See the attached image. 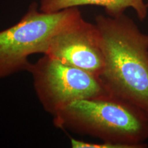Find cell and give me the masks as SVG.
<instances>
[{
	"instance_id": "6da1fadb",
	"label": "cell",
	"mask_w": 148,
	"mask_h": 148,
	"mask_svg": "<svg viewBox=\"0 0 148 148\" xmlns=\"http://www.w3.org/2000/svg\"><path fill=\"white\" fill-rule=\"evenodd\" d=\"M104 66L99 76L111 95L148 114V35L130 18L98 15Z\"/></svg>"
},
{
	"instance_id": "7a4b0ae2",
	"label": "cell",
	"mask_w": 148,
	"mask_h": 148,
	"mask_svg": "<svg viewBox=\"0 0 148 148\" xmlns=\"http://www.w3.org/2000/svg\"><path fill=\"white\" fill-rule=\"evenodd\" d=\"M52 116L57 128L131 148L148 136V114L113 96L79 99Z\"/></svg>"
},
{
	"instance_id": "3957f363",
	"label": "cell",
	"mask_w": 148,
	"mask_h": 148,
	"mask_svg": "<svg viewBox=\"0 0 148 148\" xmlns=\"http://www.w3.org/2000/svg\"><path fill=\"white\" fill-rule=\"evenodd\" d=\"M80 16L77 7L46 12L31 4L18 23L0 31V78L27 71L29 56L45 54L53 36Z\"/></svg>"
},
{
	"instance_id": "277c9868",
	"label": "cell",
	"mask_w": 148,
	"mask_h": 148,
	"mask_svg": "<svg viewBox=\"0 0 148 148\" xmlns=\"http://www.w3.org/2000/svg\"><path fill=\"white\" fill-rule=\"evenodd\" d=\"M27 71L42 108L52 116L79 99L112 96L99 77L48 56L30 63Z\"/></svg>"
},
{
	"instance_id": "5b68a950",
	"label": "cell",
	"mask_w": 148,
	"mask_h": 148,
	"mask_svg": "<svg viewBox=\"0 0 148 148\" xmlns=\"http://www.w3.org/2000/svg\"><path fill=\"white\" fill-rule=\"evenodd\" d=\"M44 55L99 77L104 66L99 30L82 16L53 36Z\"/></svg>"
},
{
	"instance_id": "8992f818",
	"label": "cell",
	"mask_w": 148,
	"mask_h": 148,
	"mask_svg": "<svg viewBox=\"0 0 148 148\" xmlns=\"http://www.w3.org/2000/svg\"><path fill=\"white\" fill-rule=\"evenodd\" d=\"M87 5L103 7L110 16L121 15L128 8L134 9L140 21L145 19L147 14L148 6L143 0H41L39 9L43 12H53Z\"/></svg>"
},
{
	"instance_id": "52a82bcc",
	"label": "cell",
	"mask_w": 148,
	"mask_h": 148,
	"mask_svg": "<svg viewBox=\"0 0 148 148\" xmlns=\"http://www.w3.org/2000/svg\"><path fill=\"white\" fill-rule=\"evenodd\" d=\"M71 145L73 148H131L130 146L123 144L110 142H103L102 143H88L72 138H71Z\"/></svg>"
},
{
	"instance_id": "ba28073f",
	"label": "cell",
	"mask_w": 148,
	"mask_h": 148,
	"mask_svg": "<svg viewBox=\"0 0 148 148\" xmlns=\"http://www.w3.org/2000/svg\"><path fill=\"white\" fill-rule=\"evenodd\" d=\"M147 6H148V4H147Z\"/></svg>"
}]
</instances>
